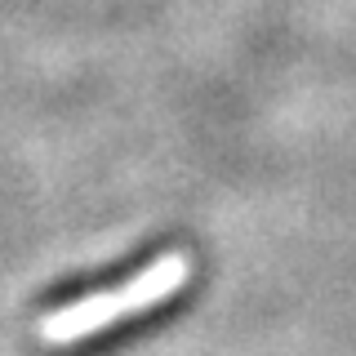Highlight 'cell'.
I'll return each instance as SVG.
<instances>
[{"mask_svg": "<svg viewBox=\"0 0 356 356\" xmlns=\"http://www.w3.org/2000/svg\"><path fill=\"white\" fill-rule=\"evenodd\" d=\"M187 272H192V267H187L183 254H165L147 272L134 276L125 289H111V294H94V298H81V303H72V307H58L40 325V339L44 343H76L94 330H107L111 321L125 316V312H143V307L161 303V298H170L174 289L187 281Z\"/></svg>", "mask_w": 356, "mask_h": 356, "instance_id": "1", "label": "cell"}]
</instances>
